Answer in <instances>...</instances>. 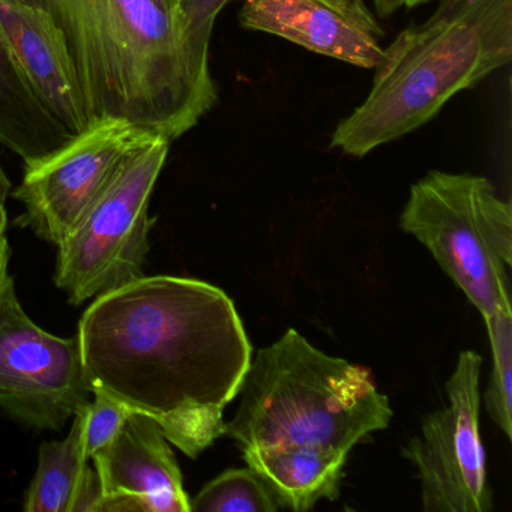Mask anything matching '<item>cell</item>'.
Here are the masks:
<instances>
[{"label":"cell","instance_id":"obj_1","mask_svg":"<svg viewBox=\"0 0 512 512\" xmlns=\"http://www.w3.org/2000/svg\"><path fill=\"white\" fill-rule=\"evenodd\" d=\"M77 338L94 394L154 419L188 457L226 433L224 409L241 391L251 344L223 290L145 275L95 298Z\"/></svg>","mask_w":512,"mask_h":512},{"label":"cell","instance_id":"obj_2","mask_svg":"<svg viewBox=\"0 0 512 512\" xmlns=\"http://www.w3.org/2000/svg\"><path fill=\"white\" fill-rule=\"evenodd\" d=\"M64 34L91 124L128 122L179 137L217 103L212 71L191 55L178 14L155 0H25Z\"/></svg>","mask_w":512,"mask_h":512},{"label":"cell","instance_id":"obj_3","mask_svg":"<svg viewBox=\"0 0 512 512\" xmlns=\"http://www.w3.org/2000/svg\"><path fill=\"white\" fill-rule=\"evenodd\" d=\"M512 58V0H442L386 47L367 98L332 134L362 158L430 122L449 100Z\"/></svg>","mask_w":512,"mask_h":512},{"label":"cell","instance_id":"obj_4","mask_svg":"<svg viewBox=\"0 0 512 512\" xmlns=\"http://www.w3.org/2000/svg\"><path fill=\"white\" fill-rule=\"evenodd\" d=\"M239 392L224 434L242 451L320 445L349 454L394 415L368 368L326 355L295 329L260 350Z\"/></svg>","mask_w":512,"mask_h":512},{"label":"cell","instance_id":"obj_5","mask_svg":"<svg viewBox=\"0 0 512 512\" xmlns=\"http://www.w3.org/2000/svg\"><path fill=\"white\" fill-rule=\"evenodd\" d=\"M400 227L430 251L482 317L511 307V203L488 179L427 173L410 188Z\"/></svg>","mask_w":512,"mask_h":512},{"label":"cell","instance_id":"obj_6","mask_svg":"<svg viewBox=\"0 0 512 512\" xmlns=\"http://www.w3.org/2000/svg\"><path fill=\"white\" fill-rule=\"evenodd\" d=\"M170 143L158 136L136 149L76 229L58 245L55 284L70 304H83L145 277L149 202Z\"/></svg>","mask_w":512,"mask_h":512},{"label":"cell","instance_id":"obj_7","mask_svg":"<svg viewBox=\"0 0 512 512\" xmlns=\"http://www.w3.org/2000/svg\"><path fill=\"white\" fill-rule=\"evenodd\" d=\"M92 398L79 338L34 323L8 278L0 292V407L35 430L61 431Z\"/></svg>","mask_w":512,"mask_h":512},{"label":"cell","instance_id":"obj_8","mask_svg":"<svg viewBox=\"0 0 512 512\" xmlns=\"http://www.w3.org/2000/svg\"><path fill=\"white\" fill-rule=\"evenodd\" d=\"M481 368L478 353H460L446 383L448 401L425 416L419 436L403 448L421 479L425 512L493 511L479 422Z\"/></svg>","mask_w":512,"mask_h":512},{"label":"cell","instance_id":"obj_9","mask_svg":"<svg viewBox=\"0 0 512 512\" xmlns=\"http://www.w3.org/2000/svg\"><path fill=\"white\" fill-rule=\"evenodd\" d=\"M128 122L103 119L32 166L14 191L23 226L58 247L109 187L124 161L154 139Z\"/></svg>","mask_w":512,"mask_h":512},{"label":"cell","instance_id":"obj_10","mask_svg":"<svg viewBox=\"0 0 512 512\" xmlns=\"http://www.w3.org/2000/svg\"><path fill=\"white\" fill-rule=\"evenodd\" d=\"M91 461L101 490L97 512H191L178 460L149 416L131 413Z\"/></svg>","mask_w":512,"mask_h":512},{"label":"cell","instance_id":"obj_11","mask_svg":"<svg viewBox=\"0 0 512 512\" xmlns=\"http://www.w3.org/2000/svg\"><path fill=\"white\" fill-rule=\"evenodd\" d=\"M239 23L355 67L376 68L385 53L365 0H244Z\"/></svg>","mask_w":512,"mask_h":512},{"label":"cell","instance_id":"obj_12","mask_svg":"<svg viewBox=\"0 0 512 512\" xmlns=\"http://www.w3.org/2000/svg\"><path fill=\"white\" fill-rule=\"evenodd\" d=\"M0 34L47 110L73 136L88 130L82 88L55 20L25 0H0Z\"/></svg>","mask_w":512,"mask_h":512},{"label":"cell","instance_id":"obj_13","mask_svg":"<svg viewBox=\"0 0 512 512\" xmlns=\"http://www.w3.org/2000/svg\"><path fill=\"white\" fill-rule=\"evenodd\" d=\"M244 460L259 475L278 505L308 511L319 500L337 499L347 452L320 445L245 449Z\"/></svg>","mask_w":512,"mask_h":512},{"label":"cell","instance_id":"obj_14","mask_svg":"<svg viewBox=\"0 0 512 512\" xmlns=\"http://www.w3.org/2000/svg\"><path fill=\"white\" fill-rule=\"evenodd\" d=\"M73 137L41 103L0 34V145L26 167L64 148Z\"/></svg>","mask_w":512,"mask_h":512},{"label":"cell","instance_id":"obj_15","mask_svg":"<svg viewBox=\"0 0 512 512\" xmlns=\"http://www.w3.org/2000/svg\"><path fill=\"white\" fill-rule=\"evenodd\" d=\"M100 499L97 472L83 449L79 421L73 418L64 440L41 443L25 511L97 512Z\"/></svg>","mask_w":512,"mask_h":512},{"label":"cell","instance_id":"obj_16","mask_svg":"<svg viewBox=\"0 0 512 512\" xmlns=\"http://www.w3.org/2000/svg\"><path fill=\"white\" fill-rule=\"evenodd\" d=\"M194 512H277L280 509L265 482L248 469H230L212 479L190 499Z\"/></svg>","mask_w":512,"mask_h":512},{"label":"cell","instance_id":"obj_17","mask_svg":"<svg viewBox=\"0 0 512 512\" xmlns=\"http://www.w3.org/2000/svg\"><path fill=\"white\" fill-rule=\"evenodd\" d=\"M484 322L493 355L490 385L484 395L485 407L494 424L511 439L512 308H500L485 316Z\"/></svg>","mask_w":512,"mask_h":512},{"label":"cell","instance_id":"obj_18","mask_svg":"<svg viewBox=\"0 0 512 512\" xmlns=\"http://www.w3.org/2000/svg\"><path fill=\"white\" fill-rule=\"evenodd\" d=\"M131 413L124 404L95 392L94 398L74 416L79 421L86 455L92 458L100 449L109 445Z\"/></svg>","mask_w":512,"mask_h":512},{"label":"cell","instance_id":"obj_19","mask_svg":"<svg viewBox=\"0 0 512 512\" xmlns=\"http://www.w3.org/2000/svg\"><path fill=\"white\" fill-rule=\"evenodd\" d=\"M232 0H175L176 13L194 61L211 71L209 46L215 20Z\"/></svg>","mask_w":512,"mask_h":512},{"label":"cell","instance_id":"obj_20","mask_svg":"<svg viewBox=\"0 0 512 512\" xmlns=\"http://www.w3.org/2000/svg\"><path fill=\"white\" fill-rule=\"evenodd\" d=\"M11 259V247L8 242L7 236L0 235V292L4 289L7 284L8 278L11 277L8 272V266H10Z\"/></svg>","mask_w":512,"mask_h":512},{"label":"cell","instance_id":"obj_21","mask_svg":"<svg viewBox=\"0 0 512 512\" xmlns=\"http://www.w3.org/2000/svg\"><path fill=\"white\" fill-rule=\"evenodd\" d=\"M11 188H13V185H11L10 179H8L5 170L0 166V202L5 203L8 194H10Z\"/></svg>","mask_w":512,"mask_h":512},{"label":"cell","instance_id":"obj_22","mask_svg":"<svg viewBox=\"0 0 512 512\" xmlns=\"http://www.w3.org/2000/svg\"><path fill=\"white\" fill-rule=\"evenodd\" d=\"M8 226V215L7 209H5V203L0 202V235H5V230Z\"/></svg>","mask_w":512,"mask_h":512},{"label":"cell","instance_id":"obj_23","mask_svg":"<svg viewBox=\"0 0 512 512\" xmlns=\"http://www.w3.org/2000/svg\"><path fill=\"white\" fill-rule=\"evenodd\" d=\"M424 2H428V0H391V4L403 5L407 8L416 7V5L424 4Z\"/></svg>","mask_w":512,"mask_h":512},{"label":"cell","instance_id":"obj_24","mask_svg":"<svg viewBox=\"0 0 512 512\" xmlns=\"http://www.w3.org/2000/svg\"><path fill=\"white\" fill-rule=\"evenodd\" d=\"M155 2H157V4H160L161 7L166 8V10L173 11V13H176L175 0H155Z\"/></svg>","mask_w":512,"mask_h":512}]
</instances>
